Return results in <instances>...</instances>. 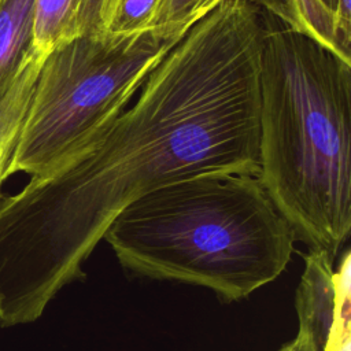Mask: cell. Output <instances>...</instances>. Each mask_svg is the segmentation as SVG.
I'll return each mask as SVG.
<instances>
[{
    "mask_svg": "<svg viewBox=\"0 0 351 351\" xmlns=\"http://www.w3.org/2000/svg\"><path fill=\"white\" fill-rule=\"evenodd\" d=\"M162 0H103V32L133 34L152 29Z\"/></svg>",
    "mask_w": 351,
    "mask_h": 351,
    "instance_id": "7",
    "label": "cell"
},
{
    "mask_svg": "<svg viewBox=\"0 0 351 351\" xmlns=\"http://www.w3.org/2000/svg\"><path fill=\"white\" fill-rule=\"evenodd\" d=\"M263 25L256 177L295 240L336 261L351 230V63Z\"/></svg>",
    "mask_w": 351,
    "mask_h": 351,
    "instance_id": "1",
    "label": "cell"
},
{
    "mask_svg": "<svg viewBox=\"0 0 351 351\" xmlns=\"http://www.w3.org/2000/svg\"><path fill=\"white\" fill-rule=\"evenodd\" d=\"M222 0H162L152 27L189 29Z\"/></svg>",
    "mask_w": 351,
    "mask_h": 351,
    "instance_id": "8",
    "label": "cell"
},
{
    "mask_svg": "<svg viewBox=\"0 0 351 351\" xmlns=\"http://www.w3.org/2000/svg\"><path fill=\"white\" fill-rule=\"evenodd\" d=\"M278 351H311V347H310L308 340L302 333L298 332L296 337L293 340L282 344Z\"/></svg>",
    "mask_w": 351,
    "mask_h": 351,
    "instance_id": "9",
    "label": "cell"
},
{
    "mask_svg": "<svg viewBox=\"0 0 351 351\" xmlns=\"http://www.w3.org/2000/svg\"><path fill=\"white\" fill-rule=\"evenodd\" d=\"M186 32H101L52 49L37 74L5 180L16 173L45 174L92 144Z\"/></svg>",
    "mask_w": 351,
    "mask_h": 351,
    "instance_id": "3",
    "label": "cell"
},
{
    "mask_svg": "<svg viewBox=\"0 0 351 351\" xmlns=\"http://www.w3.org/2000/svg\"><path fill=\"white\" fill-rule=\"evenodd\" d=\"M103 0H36L34 47L48 55L75 38L103 32Z\"/></svg>",
    "mask_w": 351,
    "mask_h": 351,
    "instance_id": "4",
    "label": "cell"
},
{
    "mask_svg": "<svg viewBox=\"0 0 351 351\" xmlns=\"http://www.w3.org/2000/svg\"><path fill=\"white\" fill-rule=\"evenodd\" d=\"M45 56L40 51L36 52L0 100V186L5 181V171L16 147L37 74Z\"/></svg>",
    "mask_w": 351,
    "mask_h": 351,
    "instance_id": "6",
    "label": "cell"
},
{
    "mask_svg": "<svg viewBox=\"0 0 351 351\" xmlns=\"http://www.w3.org/2000/svg\"><path fill=\"white\" fill-rule=\"evenodd\" d=\"M36 0H0V100L38 49L34 47Z\"/></svg>",
    "mask_w": 351,
    "mask_h": 351,
    "instance_id": "5",
    "label": "cell"
},
{
    "mask_svg": "<svg viewBox=\"0 0 351 351\" xmlns=\"http://www.w3.org/2000/svg\"><path fill=\"white\" fill-rule=\"evenodd\" d=\"M103 240L133 276L203 287L237 302L285 270L295 234L256 174L217 171L141 196Z\"/></svg>",
    "mask_w": 351,
    "mask_h": 351,
    "instance_id": "2",
    "label": "cell"
}]
</instances>
